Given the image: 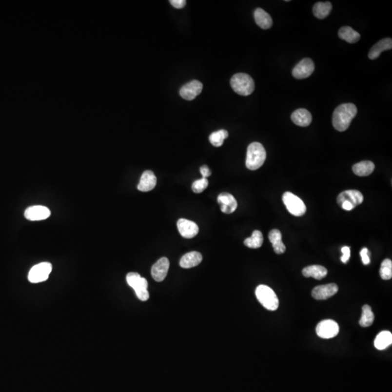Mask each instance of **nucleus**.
Returning a JSON list of instances; mask_svg holds the SVG:
<instances>
[{"label":"nucleus","mask_w":392,"mask_h":392,"mask_svg":"<svg viewBox=\"0 0 392 392\" xmlns=\"http://www.w3.org/2000/svg\"><path fill=\"white\" fill-rule=\"evenodd\" d=\"M203 90V84L197 80H194L184 85L179 91L181 97L187 100L195 99Z\"/></svg>","instance_id":"9b49d317"},{"label":"nucleus","mask_w":392,"mask_h":392,"mask_svg":"<svg viewBox=\"0 0 392 392\" xmlns=\"http://www.w3.org/2000/svg\"><path fill=\"white\" fill-rule=\"evenodd\" d=\"M269 239L273 245L274 252L277 255H282L286 252V246L282 240V234L280 230H273L269 233Z\"/></svg>","instance_id":"aec40b11"},{"label":"nucleus","mask_w":392,"mask_h":392,"mask_svg":"<svg viewBox=\"0 0 392 392\" xmlns=\"http://www.w3.org/2000/svg\"><path fill=\"white\" fill-rule=\"evenodd\" d=\"M360 256L362 257V263L365 265H368L371 262V259H370V252L367 248H364L361 250Z\"/></svg>","instance_id":"2f4dec72"},{"label":"nucleus","mask_w":392,"mask_h":392,"mask_svg":"<svg viewBox=\"0 0 392 392\" xmlns=\"http://www.w3.org/2000/svg\"><path fill=\"white\" fill-rule=\"evenodd\" d=\"M256 298L259 303L267 310L275 311L279 307V300L273 289L264 285H260L256 288Z\"/></svg>","instance_id":"20e7f679"},{"label":"nucleus","mask_w":392,"mask_h":392,"mask_svg":"<svg viewBox=\"0 0 392 392\" xmlns=\"http://www.w3.org/2000/svg\"><path fill=\"white\" fill-rule=\"evenodd\" d=\"M374 314L372 313L371 307L368 305L362 307V317L359 320V325L364 328L371 326L373 323Z\"/></svg>","instance_id":"cd10ccee"},{"label":"nucleus","mask_w":392,"mask_h":392,"mask_svg":"<svg viewBox=\"0 0 392 392\" xmlns=\"http://www.w3.org/2000/svg\"><path fill=\"white\" fill-rule=\"evenodd\" d=\"M362 194L356 190H348L343 191L337 197V203L341 209L346 211H352L356 206H359L363 202Z\"/></svg>","instance_id":"39448f33"},{"label":"nucleus","mask_w":392,"mask_h":392,"mask_svg":"<svg viewBox=\"0 0 392 392\" xmlns=\"http://www.w3.org/2000/svg\"><path fill=\"white\" fill-rule=\"evenodd\" d=\"M172 6L176 9L183 8L186 4L185 0H171L169 1Z\"/></svg>","instance_id":"72a5a7b5"},{"label":"nucleus","mask_w":392,"mask_h":392,"mask_svg":"<svg viewBox=\"0 0 392 392\" xmlns=\"http://www.w3.org/2000/svg\"><path fill=\"white\" fill-rule=\"evenodd\" d=\"M218 203L220 205L221 211L225 214H232L236 210L237 203L234 196L228 193H222L217 197Z\"/></svg>","instance_id":"2eb2a0df"},{"label":"nucleus","mask_w":392,"mask_h":392,"mask_svg":"<svg viewBox=\"0 0 392 392\" xmlns=\"http://www.w3.org/2000/svg\"><path fill=\"white\" fill-rule=\"evenodd\" d=\"M292 120L294 124L299 127H308L313 121V117L310 111L304 108H300L294 111L292 115Z\"/></svg>","instance_id":"f3484780"},{"label":"nucleus","mask_w":392,"mask_h":392,"mask_svg":"<svg viewBox=\"0 0 392 392\" xmlns=\"http://www.w3.org/2000/svg\"><path fill=\"white\" fill-rule=\"evenodd\" d=\"M314 71V64L313 60L304 59L294 67L292 74L297 79H304L311 76Z\"/></svg>","instance_id":"1a4fd4ad"},{"label":"nucleus","mask_w":392,"mask_h":392,"mask_svg":"<svg viewBox=\"0 0 392 392\" xmlns=\"http://www.w3.org/2000/svg\"><path fill=\"white\" fill-rule=\"evenodd\" d=\"M302 274L306 277H313L316 280H322L328 274V270L323 266L311 265L302 270Z\"/></svg>","instance_id":"412c9836"},{"label":"nucleus","mask_w":392,"mask_h":392,"mask_svg":"<svg viewBox=\"0 0 392 392\" xmlns=\"http://www.w3.org/2000/svg\"><path fill=\"white\" fill-rule=\"evenodd\" d=\"M169 268V261L167 258H161L153 265L151 274L157 282H161L166 278Z\"/></svg>","instance_id":"4468645a"},{"label":"nucleus","mask_w":392,"mask_h":392,"mask_svg":"<svg viewBox=\"0 0 392 392\" xmlns=\"http://www.w3.org/2000/svg\"><path fill=\"white\" fill-rule=\"evenodd\" d=\"M208 186H209L208 179L206 178H202V179L195 181L193 183V191L196 194H200V193L204 191V190H206Z\"/></svg>","instance_id":"7c9ffc66"},{"label":"nucleus","mask_w":392,"mask_h":392,"mask_svg":"<svg viewBox=\"0 0 392 392\" xmlns=\"http://www.w3.org/2000/svg\"><path fill=\"white\" fill-rule=\"evenodd\" d=\"M267 154L264 146L259 142H252L248 147L246 167L250 170L259 169L266 160Z\"/></svg>","instance_id":"f03ea898"},{"label":"nucleus","mask_w":392,"mask_h":392,"mask_svg":"<svg viewBox=\"0 0 392 392\" xmlns=\"http://www.w3.org/2000/svg\"><path fill=\"white\" fill-rule=\"evenodd\" d=\"M332 10V4L330 1L316 3L313 7L314 16L318 19H324L328 17Z\"/></svg>","instance_id":"a878e982"},{"label":"nucleus","mask_w":392,"mask_h":392,"mask_svg":"<svg viewBox=\"0 0 392 392\" xmlns=\"http://www.w3.org/2000/svg\"><path fill=\"white\" fill-rule=\"evenodd\" d=\"M380 275L383 280H390L392 277V261L391 259H386L381 263L380 269Z\"/></svg>","instance_id":"c756f323"},{"label":"nucleus","mask_w":392,"mask_h":392,"mask_svg":"<svg viewBox=\"0 0 392 392\" xmlns=\"http://www.w3.org/2000/svg\"><path fill=\"white\" fill-rule=\"evenodd\" d=\"M157 183L156 175L152 171L147 170L142 173L137 189L142 192H148L154 189Z\"/></svg>","instance_id":"dca6fc26"},{"label":"nucleus","mask_w":392,"mask_h":392,"mask_svg":"<svg viewBox=\"0 0 392 392\" xmlns=\"http://www.w3.org/2000/svg\"><path fill=\"white\" fill-rule=\"evenodd\" d=\"M263 241L262 233L259 230H255L252 237H248L244 240V245L250 249H259L262 246Z\"/></svg>","instance_id":"bb28decb"},{"label":"nucleus","mask_w":392,"mask_h":392,"mask_svg":"<svg viewBox=\"0 0 392 392\" xmlns=\"http://www.w3.org/2000/svg\"><path fill=\"white\" fill-rule=\"evenodd\" d=\"M255 19L256 24L263 29H268L273 26L271 16L263 9L257 8L255 12Z\"/></svg>","instance_id":"4be33fe9"},{"label":"nucleus","mask_w":392,"mask_h":392,"mask_svg":"<svg viewBox=\"0 0 392 392\" xmlns=\"http://www.w3.org/2000/svg\"><path fill=\"white\" fill-rule=\"evenodd\" d=\"M357 114V107L353 103H344L335 108L333 114V125L338 132H344L350 127Z\"/></svg>","instance_id":"f257e3e1"},{"label":"nucleus","mask_w":392,"mask_h":392,"mask_svg":"<svg viewBox=\"0 0 392 392\" xmlns=\"http://www.w3.org/2000/svg\"><path fill=\"white\" fill-rule=\"evenodd\" d=\"M177 228L179 233L185 238H193L198 233V226L193 221L186 219H179L177 222Z\"/></svg>","instance_id":"f8f14e48"},{"label":"nucleus","mask_w":392,"mask_h":392,"mask_svg":"<svg viewBox=\"0 0 392 392\" xmlns=\"http://www.w3.org/2000/svg\"><path fill=\"white\" fill-rule=\"evenodd\" d=\"M392 344V334L390 331H384L380 333L374 341L375 348L378 350H384Z\"/></svg>","instance_id":"b1692460"},{"label":"nucleus","mask_w":392,"mask_h":392,"mask_svg":"<svg viewBox=\"0 0 392 392\" xmlns=\"http://www.w3.org/2000/svg\"><path fill=\"white\" fill-rule=\"evenodd\" d=\"M338 37L350 44H354L359 41L360 34L350 26H344L338 32Z\"/></svg>","instance_id":"393cba45"},{"label":"nucleus","mask_w":392,"mask_h":392,"mask_svg":"<svg viewBox=\"0 0 392 392\" xmlns=\"http://www.w3.org/2000/svg\"><path fill=\"white\" fill-rule=\"evenodd\" d=\"M341 252L343 253V256H341V260L343 263H347L350 258V248L348 246H344L341 249Z\"/></svg>","instance_id":"473e14b6"},{"label":"nucleus","mask_w":392,"mask_h":392,"mask_svg":"<svg viewBox=\"0 0 392 392\" xmlns=\"http://www.w3.org/2000/svg\"><path fill=\"white\" fill-rule=\"evenodd\" d=\"M228 137V131L221 130L211 134L209 141L215 147H220L223 145L224 140Z\"/></svg>","instance_id":"c85d7f7f"},{"label":"nucleus","mask_w":392,"mask_h":392,"mask_svg":"<svg viewBox=\"0 0 392 392\" xmlns=\"http://www.w3.org/2000/svg\"><path fill=\"white\" fill-rule=\"evenodd\" d=\"M392 48V39L391 38H386L381 39L377 42L375 45L372 46L370 50L368 57L371 60H375L379 57L382 52L385 50H391Z\"/></svg>","instance_id":"a211bd4d"},{"label":"nucleus","mask_w":392,"mask_h":392,"mask_svg":"<svg viewBox=\"0 0 392 392\" xmlns=\"http://www.w3.org/2000/svg\"><path fill=\"white\" fill-rule=\"evenodd\" d=\"M51 215L50 209L44 206H33L25 211L24 216L28 220L40 221L47 219Z\"/></svg>","instance_id":"9d476101"},{"label":"nucleus","mask_w":392,"mask_h":392,"mask_svg":"<svg viewBox=\"0 0 392 392\" xmlns=\"http://www.w3.org/2000/svg\"><path fill=\"white\" fill-rule=\"evenodd\" d=\"M375 169V164L370 161H361L354 164L353 167V172L359 176H368L371 175Z\"/></svg>","instance_id":"5701e85b"},{"label":"nucleus","mask_w":392,"mask_h":392,"mask_svg":"<svg viewBox=\"0 0 392 392\" xmlns=\"http://www.w3.org/2000/svg\"><path fill=\"white\" fill-rule=\"evenodd\" d=\"M316 333L320 338L329 339L338 335L339 333V326L334 320H323L317 325Z\"/></svg>","instance_id":"6e6552de"},{"label":"nucleus","mask_w":392,"mask_h":392,"mask_svg":"<svg viewBox=\"0 0 392 392\" xmlns=\"http://www.w3.org/2000/svg\"><path fill=\"white\" fill-rule=\"evenodd\" d=\"M283 201L289 213L294 216H301L306 213L307 207L304 201L292 193H285L283 196Z\"/></svg>","instance_id":"423d86ee"},{"label":"nucleus","mask_w":392,"mask_h":392,"mask_svg":"<svg viewBox=\"0 0 392 392\" xmlns=\"http://www.w3.org/2000/svg\"><path fill=\"white\" fill-rule=\"evenodd\" d=\"M338 286L335 283L323 285L314 288L312 292L313 298L317 300H326L338 292Z\"/></svg>","instance_id":"ddd939ff"},{"label":"nucleus","mask_w":392,"mask_h":392,"mask_svg":"<svg viewBox=\"0 0 392 392\" xmlns=\"http://www.w3.org/2000/svg\"><path fill=\"white\" fill-rule=\"evenodd\" d=\"M52 264L49 262H42L34 266L29 273V281L32 283H41L48 279L52 272Z\"/></svg>","instance_id":"0eeeda50"},{"label":"nucleus","mask_w":392,"mask_h":392,"mask_svg":"<svg viewBox=\"0 0 392 392\" xmlns=\"http://www.w3.org/2000/svg\"><path fill=\"white\" fill-rule=\"evenodd\" d=\"M230 84L233 90L242 96H249L253 93L255 88L253 78L243 73L235 74L230 80Z\"/></svg>","instance_id":"7ed1b4c3"},{"label":"nucleus","mask_w":392,"mask_h":392,"mask_svg":"<svg viewBox=\"0 0 392 392\" xmlns=\"http://www.w3.org/2000/svg\"><path fill=\"white\" fill-rule=\"evenodd\" d=\"M200 174H201L203 178H207L212 175L210 169L207 166H203L200 168Z\"/></svg>","instance_id":"f704fd0d"},{"label":"nucleus","mask_w":392,"mask_h":392,"mask_svg":"<svg viewBox=\"0 0 392 392\" xmlns=\"http://www.w3.org/2000/svg\"><path fill=\"white\" fill-rule=\"evenodd\" d=\"M202 259H203V256L199 252H189L181 258L179 265L182 268H192V267L198 265L201 262Z\"/></svg>","instance_id":"6ab92c4d"}]
</instances>
